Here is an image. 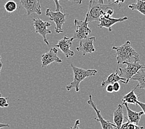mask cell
I'll return each mask as SVG.
<instances>
[{
  "label": "cell",
  "instance_id": "obj_1",
  "mask_svg": "<svg viewBox=\"0 0 145 129\" xmlns=\"http://www.w3.org/2000/svg\"><path fill=\"white\" fill-rule=\"evenodd\" d=\"M112 50L115 52L118 66L120 64H126L127 63L140 62L139 54L131 47L130 41H127L119 47H113Z\"/></svg>",
  "mask_w": 145,
  "mask_h": 129
},
{
  "label": "cell",
  "instance_id": "obj_2",
  "mask_svg": "<svg viewBox=\"0 0 145 129\" xmlns=\"http://www.w3.org/2000/svg\"><path fill=\"white\" fill-rule=\"evenodd\" d=\"M73 71L74 78L70 84L67 86V91H70L71 89L74 88L76 92L80 91V84L81 81H83L86 78L91 77L92 76H94L97 73L96 69H84L81 68L74 67L72 64L70 65Z\"/></svg>",
  "mask_w": 145,
  "mask_h": 129
},
{
  "label": "cell",
  "instance_id": "obj_3",
  "mask_svg": "<svg viewBox=\"0 0 145 129\" xmlns=\"http://www.w3.org/2000/svg\"><path fill=\"white\" fill-rule=\"evenodd\" d=\"M110 4L104 5L96 2L95 0H90L89 6L88 11V22L93 21H99L102 16L105 14L107 8L110 6Z\"/></svg>",
  "mask_w": 145,
  "mask_h": 129
},
{
  "label": "cell",
  "instance_id": "obj_4",
  "mask_svg": "<svg viewBox=\"0 0 145 129\" xmlns=\"http://www.w3.org/2000/svg\"><path fill=\"white\" fill-rule=\"evenodd\" d=\"M88 13L86 16L84 21H80L77 19H74V24L75 26L74 39L77 41L88 37V35L91 34V29L88 27Z\"/></svg>",
  "mask_w": 145,
  "mask_h": 129
},
{
  "label": "cell",
  "instance_id": "obj_5",
  "mask_svg": "<svg viewBox=\"0 0 145 129\" xmlns=\"http://www.w3.org/2000/svg\"><path fill=\"white\" fill-rule=\"evenodd\" d=\"M68 14L63 13L62 11H52L50 9L46 10V16L49 18V20L54 22L55 24V33L60 34L63 32V26L66 22V17Z\"/></svg>",
  "mask_w": 145,
  "mask_h": 129
},
{
  "label": "cell",
  "instance_id": "obj_6",
  "mask_svg": "<svg viewBox=\"0 0 145 129\" xmlns=\"http://www.w3.org/2000/svg\"><path fill=\"white\" fill-rule=\"evenodd\" d=\"M127 67L124 68H120V76L121 77L126 79L127 84L128 83L134 75H136L141 69L144 68V65H140L139 62L127 63Z\"/></svg>",
  "mask_w": 145,
  "mask_h": 129
},
{
  "label": "cell",
  "instance_id": "obj_7",
  "mask_svg": "<svg viewBox=\"0 0 145 129\" xmlns=\"http://www.w3.org/2000/svg\"><path fill=\"white\" fill-rule=\"evenodd\" d=\"M34 26L35 28V32L42 36L44 41L46 45H48L49 42L47 38V35L52 34L51 30L49 29V27L51 26V24L48 21H44L40 18L33 19Z\"/></svg>",
  "mask_w": 145,
  "mask_h": 129
},
{
  "label": "cell",
  "instance_id": "obj_8",
  "mask_svg": "<svg viewBox=\"0 0 145 129\" xmlns=\"http://www.w3.org/2000/svg\"><path fill=\"white\" fill-rule=\"evenodd\" d=\"M19 1L21 6L26 10L28 16H31L32 14H42L40 0H19Z\"/></svg>",
  "mask_w": 145,
  "mask_h": 129
},
{
  "label": "cell",
  "instance_id": "obj_9",
  "mask_svg": "<svg viewBox=\"0 0 145 129\" xmlns=\"http://www.w3.org/2000/svg\"><path fill=\"white\" fill-rule=\"evenodd\" d=\"M87 102L88 104L89 105H90L95 111V113H96V115H97V117L95 118V119L97 122H100L103 129H117V127L115 124H112L111 123L110 121L105 120V119L103 117V116H102L101 115V111L97 109L96 105L95 104V102L93 100V97H92L91 94H89V100Z\"/></svg>",
  "mask_w": 145,
  "mask_h": 129
},
{
  "label": "cell",
  "instance_id": "obj_10",
  "mask_svg": "<svg viewBox=\"0 0 145 129\" xmlns=\"http://www.w3.org/2000/svg\"><path fill=\"white\" fill-rule=\"evenodd\" d=\"M58 50L54 47L43 54L41 57L42 67L45 68L54 62L61 63L62 60L58 57Z\"/></svg>",
  "mask_w": 145,
  "mask_h": 129
},
{
  "label": "cell",
  "instance_id": "obj_11",
  "mask_svg": "<svg viewBox=\"0 0 145 129\" xmlns=\"http://www.w3.org/2000/svg\"><path fill=\"white\" fill-rule=\"evenodd\" d=\"M74 37L68 38L67 36L61 39L60 41L58 42L57 45L55 46L56 47L58 48L63 53L65 57L67 58H69L70 57H73L74 55V52L72 51L70 49L72 44V42L74 41Z\"/></svg>",
  "mask_w": 145,
  "mask_h": 129
},
{
  "label": "cell",
  "instance_id": "obj_12",
  "mask_svg": "<svg viewBox=\"0 0 145 129\" xmlns=\"http://www.w3.org/2000/svg\"><path fill=\"white\" fill-rule=\"evenodd\" d=\"M95 41V37H87L80 41V45L76 48L79 52H83V55L84 56L87 54H92L95 51V48L94 46V42Z\"/></svg>",
  "mask_w": 145,
  "mask_h": 129
},
{
  "label": "cell",
  "instance_id": "obj_13",
  "mask_svg": "<svg viewBox=\"0 0 145 129\" xmlns=\"http://www.w3.org/2000/svg\"><path fill=\"white\" fill-rule=\"evenodd\" d=\"M128 19L127 17H123L121 18H113L110 17L109 16H107L106 14H104L100 18V23L98 25V28L100 29L103 28H107L108 29L109 32H111L112 30V26L118 22H121L126 21Z\"/></svg>",
  "mask_w": 145,
  "mask_h": 129
},
{
  "label": "cell",
  "instance_id": "obj_14",
  "mask_svg": "<svg viewBox=\"0 0 145 129\" xmlns=\"http://www.w3.org/2000/svg\"><path fill=\"white\" fill-rule=\"evenodd\" d=\"M118 68L117 67V69L115 73L110 74L108 77L106 79H104L101 83V86L104 87L105 86H107L108 84H113L114 83L116 82H121V83L127 84V80L126 79L121 77L120 76L118 73Z\"/></svg>",
  "mask_w": 145,
  "mask_h": 129
},
{
  "label": "cell",
  "instance_id": "obj_15",
  "mask_svg": "<svg viewBox=\"0 0 145 129\" xmlns=\"http://www.w3.org/2000/svg\"><path fill=\"white\" fill-rule=\"evenodd\" d=\"M123 105H125V108H126L127 111V117H125V119H127L128 121L131 122V123H133L137 125L139 124L141 115L144 114V112L143 111L137 112L131 110L129 107H128V104L127 103H124Z\"/></svg>",
  "mask_w": 145,
  "mask_h": 129
},
{
  "label": "cell",
  "instance_id": "obj_16",
  "mask_svg": "<svg viewBox=\"0 0 145 129\" xmlns=\"http://www.w3.org/2000/svg\"><path fill=\"white\" fill-rule=\"evenodd\" d=\"M123 105L118 104L117 109L114 112V122L116 125L117 129H120L123 125V122L124 119Z\"/></svg>",
  "mask_w": 145,
  "mask_h": 129
},
{
  "label": "cell",
  "instance_id": "obj_17",
  "mask_svg": "<svg viewBox=\"0 0 145 129\" xmlns=\"http://www.w3.org/2000/svg\"><path fill=\"white\" fill-rule=\"evenodd\" d=\"M138 88L137 86L136 87L133 88L132 91H131L130 92H128V94H125L124 96L123 97L122 99V105L124 103H127V104H135L136 105H138V97H139V95H137L135 93V90Z\"/></svg>",
  "mask_w": 145,
  "mask_h": 129
},
{
  "label": "cell",
  "instance_id": "obj_18",
  "mask_svg": "<svg viewBox=\"0 0 145 129\" xmlns=\"http://www.w3.org/2000/svg\"><path fill=\"white\" fill-rule=\"evenodd\" d=\"M131 79L138 82L137 85L138 88L145 89V71L143 70V68L141 69L136 75H134Z\"/></svg>",
  "mask_w": 145,
  "mask_h": 129
},
{
  "label": "cell",
  "instance_id": "obj_19",
  "mask_svg": "<svg viewBox=\"0 0 145 129\" xmlns=\"http://www.w3.org/2000/svg\"><path fill=\"white\" fill-rule=\"evenodd\" d=\"M128 8L133 11H138L145 16V1L143 0H137V3L128 6Z\"/></svg>",
  "mask_w": 145,
  "mask_h": 129
},
{
  "label": "cell",
  "instance_id": "obj_20",
  "mask_svg": "<svg viewBox=\"0 0 145 129\" xmlns=\"http://www.w3.org/2000/svg\"><path fill=\"white\" fill-rule=\"evenodd\" d=\"M5 9L8 12L11 13L18 9V5L13 0H9L5 5Z\"/></svg>",
  "mask_w": 145,
  "mask_h": 129
},
{
  "label": "cell",
  "instance_id": "obj_21",
  "mask_svg": "<svg viewBox=\"0 0 145 129\" xmlns=\"http://www.w3.org/2000/svg\"><path fill=\"white\" fill-rule=\"evenodd\" d=\"M9 103L8 102V98L3 97L2 94L0 92V107L5 108L9 106Z\"/></svg>",
  "mask_w": 145,
  "mask_h": 129
},
{
  "label": "cell",
  "instance_id": "obj_22",
  "mask_svg": "<svg viewBox=\"0 0 145 129\" xmlns=\"http://www.w3.org/2000/svg\"><path fill=\"white\" fill-rule=\"evenodd\" d=\"M143 128H144L143 127L138 126V125L137 124L131 123V122L128 121L127 129H143Z\"/></svg>",
  "mask_w": 145,
  "mask_h": 129
},
{
  "label": "cell",
  "instance_id": "obj_23",
  "mask_svg": "<svg viewBox=\"0 0 145 129\" xmlns=\"http://www.w3.org/2000/svg\"><path fill=\"white\" fill-rule=\"evenodd\" d=\"M107 1L110 5H116L120 6L125 1V0H107Z\"/></svg>",
  "mask_w": 145,
  "mask_h": 129
},
{
  "label": "cell",
  "instance_id": "obj_24",
  "mask_svg": "<svg viewBox=\"0 0 145 129\" xmlns=\"http://www.w3.org/2000/svg\"><path fill=\"white\" fill-rule=\"evenodd\" d=\"M55 5H56V11H62L63 12V8L62 6L60 5V0H54Z\"/></svg>",
  "mask_w": 145,
  "mask_h": 129
},
{
  "label": "cell",
  "instance_id": "obj_25",
  "mask_svg": "<svg viewBox=\"0 0 145 129\" xmlns=\"http://www.w3.org/2000/svg\"><path fill=\"white\" fill-rule=\"evenodd\" d=\"M113 87H114V92H118L120 91V84L119 83V82H116L114 83L113 84Z\"/></svg>",
  "mask_w": 145,
  "mask_h": 129
},
{
  "label": "cell",
  "instance_id": "obj_26",
  "mask_svg": "<svg viewBox=\"0 0 145 129\" xmlns=\"http://www.w3.org/2000/svg\"><path fill=\"white\" fill-rule=\"evenodd\" d=\"M106 91L107 92H109V93H112V92H114L113 85L112 84H108V85L106 86Z\"/></svg>",
  "mask_w": 145,
  "mask_h": 129
},
{
  "label": "cell",
  "instance_id": "obj_27",
  "mask_svg": "<svg viewBox=\"0 0 145 129\" xmlns=\"http://www.w3.org/2000/svg\"><path fill=\"white\" fill-rule=\"evenodd\" d=\"M80 124V120H79V119H78V120H76V121L74 126L71 127L70 129H81L80 128V127H79Z\"/></svg>",
  "mask_w": 145,
  "mask_h": 129
},
{
  "label": "cell",
  "instance_id": "obj_28",
  "mask_svg": "<svg viewBox=\"0 0 145 129\" xmlns=\"http://www.w3.org/2000/svg\"><path fill=\"white\" fill-rule=\"evenodd\" d=\"M138 105L141 108V109L143 110V112H144V114L145 115V104L143 103V102L138 101Z\"/></svg>",
  "mask_w": 145,
  "mask_h": 129
},
{
  "label": "cell",
  "instance_id": "obj_29",
  "mask_svg": "<svg viewBox=\"0 0 145 129\" xmlns=\"http://www.w3.org/2000/svg\"><path fill=\"white\" fill-rule=\"evenodd\" d=\"M68 1L74 2L75 3H76V4H78V5H81L83 0H68Z\"/></svg>",
  "mask_w": 145,
  "mask_h": 129
},
{
  "label": "cell",
  "instance_id": "obj_30",
  "mask_svg": "<svg viewBox=\"0 0 145 129\" xmlns=\"http://www.w3.org/2000/svg\"><path fill=\"white\" fill-rule=\"evenodd\" d=\"M3 127H9V125L7 124L0 123V128H3Z\"/></svg>",
  "mask_w": 145,
  "mask_h": 129
},
{
  "label": "cell",
  "instance_id": "obj_31",
  "mask_svg": "<svg viewBox=\"0 0 145 129\" xmlns=\"http://www.w3.org/2000/svg\"><path fill=\"white\" fill-rule=\"evenodd\" d=\"M1 56H0V68H2V67H3V64H2V62H1Z\"/></svg>",
  "mask_w": 145,
  "mask_h": 129
},
{
  "label": "cell",
  "instance_id": "obj_32",
  "mask_svg": "<svg viewBox=\"0 0 145 129\" xmlns=\"http://www.w3.org/2000/svg\"><path fill=\"white\" fill-rule=\"evenodd\" d=\"M98 2L99 3H101V4H104V0H99Z\"/></svg>",
  "mask_w": 145,
  "mask_h": 129
},
{
  "label": "cell",
  "instance_id": "obj_33",
  "mask_svg": "<svg viewBox=\"0 0 145 129\" xmlns=\"http://www.w3.org/2000/svg\"><path fill=\"white\" fill-rule=\"evenodd\" d=\"M1 69L0 68V75H1Z\"/></svg>",
  "mask_w": 145,
  "mask_h": 129
},
{
  "label": "cell",
  "instance_id": "obj_34",
  "mask_svg": "<svg viewBox=\"0 0 145 129\" xmlns=\"http://www.w3.org/2000/svg\"><path fill=\"white\" fill-rule=\"evenodd\" d=\"M144 68H145V64H144Z\"/></svg>",
  "mask_w": 145,
  "mask_h": 129
},
{
  "label": "cell",
  "instance_id": "obj_35",
  "mask_svg": "<svg viewBox=\"0 0 145 129\" xmlns=\"http://www.w3.org/2000/svg\"><path fill=\"white\" fill-rule=\"evenodd\" d=\"M143 1H145V0H143Z\"/></svg>",
  "mask_w": 145,
  "mask_h": 129
}]
</instances>
